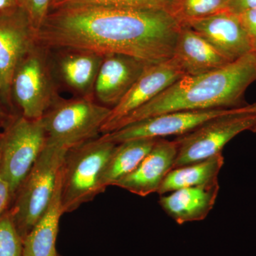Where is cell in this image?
Returning <instances> with one entry per match:
<instances>
[{"instance_id":"obj_21","label":"cell","mask_w":256,"mask_h":256,"mask_svg":"<svg viewBox=\"0 0 256 256\" xmlns=\"http://www.w3.org/2000/svg\"><path fill=\"white\" fill-rule=\"evenodd\" d=\"M176 1L178 0H53L50 10L66 6H99L136 10H164L174 14Z\"/></svg>"},{"instance_id":"obj_23","label":"cell","mask_w":256,"mask_h":256,"mask_svg":"<svg viewBox=\"0 0 256 256\" xmlns=\"http://www.w3.org/2000/svg\"><path fill=\"white\" fill-rule=\"evenodd\" d=\"M0 256H24V240L8 210L0 216Z\"/></svg>"},{"instance_id":"obj_4","label":"cell","mask_w":256,"mask_h":256,"mask_svg":"<svg viewBox=\"0 0 256 256\" xmlns=\"http://www.w3.org/2000/svg\"><path fill=\"white\" fill-rule=\"evenodd\" d=\"M66 151L46 143L30 172L15 192L8 210L23 240L50 204Z\"/></svg>"},{"instance_id":"obj_17","label":"cell","mask_w":256,"mask_h":256,"mask_svg":"<svg viewBox=\"0 0 256 256\" xmlns=\"http://www.w3.org/2000/svg\"><path fill=\"white\" fill-rule=\"evenodd\" d=\"M172 57L186 76L210 73L232 63L183 22Z\"/></svg>"},{"instance_id":"obj_31","label":"cell","mask_w":256,"mask_h":256,"mask_svg":"<svg viewBox=\"0 0 256 256\" xmlns=\"http://www.w3.org/2000/svg\"><path fill=\"white\" fill-rule=\"evenodd\" d=\"M56 256H60V254H58V255H57Z\"/></svg>"},{"instance_id":"obj_28","label":"cell","mask_w":256,"mask_h":256,"mask_svg":"<svg viewBox=\"0 0 256 256\" xmlns=\"http://www.w3.org/2000/svg\"><path fill=\"white\" fill-rule=\"evenodd\" d=\"M20 8L18 0H0V15L10 14Z\"/></svg>"},{"instance_id":"obj_7","label":"cell","mask_w":256,"mask_h":256,"mask_svg":"<svg viewBox=\"0 0 256 256\" xmlns=\"http://www.w3.org/2000/svg\"><path fill=\"white\" fill-rule=\"evenodd\" d=\"M46 47L34 42L15 67L10 94L12 106L31 120L41 119L58 97Z\"/></svg>"},{"instance_id":"obj_25","label":"cell","mask_w":256,"mask_h":256,"mask_svg":"<svg viewBox=\"0 0 256 256\" xmlns=\"http://www.w3.org/2000/svg\"><path fill=\"white\" fill-rule=\"evenodd\" d=\"M238 15L250 40L252 52L256 53V8L246 10Z\"/></svg>"},{"instance_id":"obj_11","label":"cell","mask_w":256,"mask_h":256,"mask_svg":"<svg viewBox=\"0 0 256 256\" xmlns=\"http://www.w3.org/2000/svg\"><path fill=\"white\" fill-rule=\"evenodd\" d=\"M184 76L173 57L150 65L120 102L111 109L110 116L101 128L100 133L110 132L120 120L152 100Z\"/></svg>"},{"instance_id":"obj_27","label":"cell","mask_w":256,"mask_h":256,"mask_svg":"<svg viewBox=\"0 0 256 256\" xmlns=\"http://www.w3.org/2000/svg\"><path fill=\"white\" fill-rule=\"evenodd\" d=\"M12 194L8 184L0 176V216L9 208Z\"/></svg>"},{"instance_id":"obj_3","label":"cell","mask_w":256,"mask_h":256,"mask_svg":"<svg viewBox=\"0 0 256 256\" xmlns=\"http://www.w3.org/2000/svg\"><path fill=\"white\" fill-rule=\"evenodd\" d=\"M116 144L98 137L66 151L60 170L64 214L78 210L104 192L101 178Z\"/></svg>"},{"instance_id":"obj_14","label":"cell","mask_w":256,"mask_h":256,"mask_svg":"<svg viewBox=\"0 0 256 256\" xmlns=\"http://www.w3.org/2000/svg\"><path fill=\"white\" fill-rule=\"evenodd\" d=\"M183 22L201 35L229 62L240 60L252 52L238 15L228 10Z\"/></svg>"},{"instance_id":"obj_9","label":"cell","mask_w":256,"mask_h":256,"mask_svg":"<svg viewBox=\"0 0 256 256\" xmlns=\"http://www.w3.org/2000/svg\"><path fill=\"white\" fill-rule=\"evenodd\" d=\"M47 48L48 65L57 89L74 97L94 98V85L104 54L84 48Z\"/></svg>"},{"instance_id":"obj_16","label":"cell","mask_w":256,"mask_h":256,"mask_svg":"<svg viewBox=\"0 0 256 256\" xmlns=\"http://www.w3.org/2000/svg\"><path fill=\"white\" fill-rule=\"evenodd\" d=\"M220 186L215 182L180 188L161 195L159 204L178 225L201 222L206 218L216 202Z\"/></svg>"},{"instance_id":"obj_18","label":"cell","mask_w":256,"mask_h":256,"mask_svg":"<svg viewBox=\"0 0 256 256\" xmlns=\"http://www.w3.org/2000/svg\"><path fill=\"white\" fill-rule=\"evenodd\" d=\"M58 182L50 204L24 240V256H56V248L60 217L64 214Z\"/></svg>"},{"instance_id":"obj_12","label":"cell","mask_w":256,"mask_h":256,"mask_svg":"<svg viewBox=\"0 0 256 256\" xmlns=\"http://www.w3.org/2000/svg\"><path fill=\"white\" fill-rule=\"evenodd\" d=\"M151 64L132 56L106 54L96 77L94 99L101 105L114 108Z\"/></svg>"},{"instance_id":"obj_29","label":"cell","mask_w":256,"mask_h":256,"mask_svg":"<svg viewBox=\"0 0 256 256\" xmlns=\"http://www.w3.org/2000/svg\"><path fill=\"white\" fill-rule=\"evenodd\" d=\"M9 111V108L4 104V100L2 98L1 94H0V129L2 128L5 127L11 116L14 114H10Z\"/></svg>"},{"instance_id":"obj_22","label":"cell","mask_w":256,"mask_h":256,"mask_svg":"<svg viewBox=\"0 0 256 256\" xmlns=\"http://www.w3.org/2000/svg\"><path fill=\"white\" fill-rule=\"evenodd\" d=\"M229 0H178L174 14L181 22L206 18L226 10Z\"/></svg>"},{"instance_id":"obj_2","label":"cell","mask_w":256,"mask_h":256,"mask_svg":"<svg viewBox=\"0 0 256 256\" xmlns=\"http://www.w3.org/2000/svg\"><path fill=\"white\" fill-rule=\"evenodd\" d=\"M256 80V53L252 52L210 73L184 76L152 100L120 120L110 132L166 112L242 107L248 104L244 100L248 88Z\"/></svg>"},{"instance_id":"obj_20","label":"cell","mask_w":256,"mask_h":256,"mask_svg":"<svg viewBox=\"0 0 256 256\" xmlns=\"http://www.w3.org/2000/svg\"><path fill=\"white\" fill-rule=\"evenodd\" d=\"M224 164L222 153L174 168L168 173L158 194H166L180 188L202 186L218 181V176Z\"/></svg>"},{"instance_id":"obj_1","label":"cell","mask_w":256,"mask_h":256,"mask_svg":"<svg viewBox=\"0 0 256 256\" xmlns=\"http://www.w3.org/2000/svg\"><path fill=\"white\" fill-rule=\"evenodd\" d=\"M181 28L174 13L164 10L66 6L50 10L35 41L48 48L122 54L156 64L173 56Z\"/></svg>"},{"instance_id":"obj_19","label":"cell","mask_w":256,"mask_h":256,"mask_svg":"<svg viewBox=\"0 0 256 256\" xmlns=\"http://www.w3.org/2000/svg\"><path fill=\"white\" fill-rule=\"evenodd\" d=\"M159 139L139 138L116 144L101 178V186L104 192L108 186H114L119 180L136 170Z\"/></svg>"},{"instance_id":"obj_6","label":"cell","mask_w":256,"mask_h":256,"mask_svg":"<svg viewBox=\"0 0 256 256\" xmlns=\"http://www.w3.org/2000/svg\"><path fill=\"white\" fill-rule=\"evenodd\" d=\"M246 131L256 132V102L229 109L191 132L178 136L174 140L178 150L174 168L222 153L232 139Z\"/></svg>"},{"instance_id":"obj_8","label":"cell","mask_w":256,"mask_h":256,"mask_svg":"<svg viewBox=\"0 0 256 256\" xmlns=\"http://www.w3.org/2000/svg\"><path fill=\"white\" fill-rule=\"evenodd\" d=\"M0 176L9 185L12 200L43 151L46 134L41 119H28L18 114L11 116L0 133Z\"/></svg>"},{"instance_id":"obj_5","label":"cell","mask_w":256,"mask_h":256,"mask_svg":"<svg viewBox=\"0 0 256 256\" xmlns=\"http://www.w3.org/2000/svg\"><path fill=\"white\" fill-rule=\"evenodd\" d=\"M111 108L89 97H58L41 118L46 144L68 150L98 138Z\"/></svg>"},{"instance_id":"obj_13","label":"cell","mask_w":256,"mask_h":256,"mask_svg":"<svg viewBox=\"0 0 256 256\" xmlns=\"http://www.w3.org/2000/svg\"><path fill=\"white\" fill-rule=\"evenodd\" d=\"M35 41V32L21 8L0 15V94L12 108L10 88L18 60Z\"/></svg>"},{"instance_id":"obj_30","label":"cell","mask_w":256,"mask_h":256,"mask_svg":"<svg viewBox=\"0 0 256 256\" xmlns=\"http://www.w3.org/2000/svg\"><path fill=\"white\" fill-rule=\"evenodd\" d=\"M0 162H1V139H0Z\"/></svg>"},{"instance_id":"obj_15","label":"cell","mask_w":256,"mask_h":256,"mask_svg":"<svg viewBox=\"0 0 256 256\" xmlns=\"http://www.w3.org/2000/svg\"><path fill=\"white\" fill-rule=\"evenodd\" d=\"M178 143L160 138L136 170L114 184L140 196L158 193L168 173L174 168Z\"/></svg>"},{"instance_id":"obj_10","label":"cell","mask_w":256,"mask_h":256,"mask_svg":"<svg viewBox=\"0 0 256 256\" xmlns=\"http://www.w3.org/2000/svg\"><path fill=\"white\" fill-rule=\"evenodd\" d=\"M229 109L182 110L166 112L128 124L100 136L102 139L118 144L139 138H164L183 136L198 126L225 114Z\"/></svg>"},{"instance_id":"obj_26","label":"cell","mask_w":256,"mask_h":256,"mask_svg":"<svg viewBox=\"0 0 256 256\" xmlns=\"http://www.w3.org/2000/svg\"><path fill=\"white\" fill-rule=\"evenodd\" d=\"M256 8V0H229L226 10L238 14Z\"/></svg>"},{"instance_id":"obj_24","label":"cell","mask_w":256,"mask_h":256,"mask_svg":"<svg viewBox=\"0 0 256 256\" xmlns=\"http://www.w3.org/2000/svg\"><path fill=\"white\" fill-rule=\"evenodd\" d=\"M53 0H18V6L26 14L35 34L50 14Z\"/></svg>"}]
</instances>
